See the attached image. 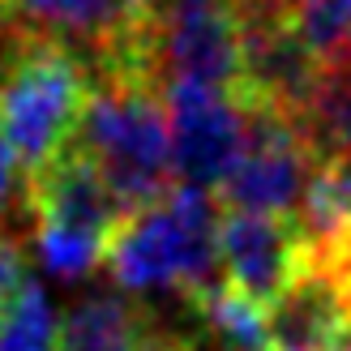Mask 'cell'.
<instances>
[{
    "label": "cell",
    "mask_w": 351,
    "mask_h": 351,
    "mask_svg": "<svg viewBox=\"0 0 351 351\" xmlns=\"http://www.w3.org/2000/svg\"><path fill=\"white\" fill-rule=\"evenodd\" d=\"M17 154H13V146L5 142V133H0V215L9 210V202H13V193H17Z\"/></svg>",
    "instance_id": "20"
},
{
    "label": "cell",
    "mask_w": 351,
    "mask_h": 351,
    "mask_svg": "<svg viewBox=\"0 0 351 351\" xmlns=\"http://www.w3.org/2000/svg\"><path fill=\"white\" fill-rule=\"evenodd\" d=\"M270 351H300V347H270Z\"/></svg>",
    "instance_id": "23"
},
{
    "label": "cell",
    "mask_w": 351,
    "mask_h": 351,
    "mask_svg": "<svg viewBox=\"0 0 351 351\" xmlns=\"http://www.w3.org/2000/svg\"><path fill=\"white\" fill-rule=\"evenodd\" d=\"M295 227L313 257H335L351 244V163H322L295 210Z\"/></svg>",
    "instance_id": "13"
},
{
    "label": "cell",
    "mask_w": 351,
    "mask_h": 351,
    "mask_svg": "<svg viewBox=\"0 0 351 351\" xmlns=\"http://www.w3.org/2000/svg\"><path fill=\"white\" fill-rule=\"evenodd\" d=\"M34 257L47 274L64 278H86L99 261H108V244L103 240H90V236H77V232H64V227H43L34 223Z\"/></svg>",
    "instance_id": "17"
},
{
    "label": "cell",
    "mask_w": 351,
    "mask_h": 351,
    "mask_svg": "<svg viewBox=\"0 0 351 351\" xmlns=\"http://www.w3.org/2000/svg\"><path fill=\"white\" fill-rule=\"evenodd\" d=\"M167 129H171V176L184 189H219L236 167L249 137V99L240 90L210 86H167Z\"/></svg>",
    "instance_id": "6"
},
{
    "label": "cell",
    "mask_w": 351,
    "mask_h": 351,
    "mask_svg": "<svg viewBox=\"0 0 351 351\" xmlns=\"http://www.w3.org/2000/svg\"><path fill=\"white\" fill-rule=\"evenodd\" d=\"M189 308L197 313V322L206 330V343H215V351H270L274 347L266 308L244 300V295L232 291L227 283L197 295Z\"/></svg>",
    "instance_id": "14"
},
{
    "label": "cell",
    "mask_w": 351,
    "mask_h": 351,
    "mask_svg": "<svg viewBox=\"0 0 351 351\" xmlns=\"http://www.w3.org/2000/svg\"><path fill=\"white\" fill-rule=\"evenodd\" d=\"M317 73H322L317 56L300 43L291 22L240 26V95L266 103L274 112H287L295 120Z\"/></svg>",
    "instance_id": "10"
},
{
    "label": "cell",
    "mask_w": 351,
    "mask_h": 351,
    "mask_svg": "<svg viewBox=\"0 0 351 351\" xmlns=\"http://www.w3.org/2000/svg\"><path fill=\"white\" fill-rule=\"evenodd\" d=\"M154 322L120 291H95L69 308L56 351H150Z\"/></svg>",
    "instance_id": "11"
},
{
    "label": "cell",
    "mask_w": 351,
    "mask_h": 351,
    "mask_svg": "<svg viewBox=\"0 0 351 351\" xmlns=\"http://www.w3.org/2000/svg\"><path fill=\"white\" fill-rule=\"evenodd\" d=\"M30 283L26 278V257H22V244L13 236L0 232V313L13 304V295Z\"/></svg>",
    "instance_id": "18"
},
{
    "label": "cell",
    "mask_w": 351,
    "mask_h": 351,
    "mask_svg": "<svg viewBox=\"0 0 351 351\" xmlns=\"http://www.w3.org/2000/svg\"><path fill=\"white\" fill-rule=\"evenodd\" d=\"M287 22L317 64L351 56V0H295Z\"/></svg>",
    "instance_id": "16"
},
{
    "label": "cell",
    "mask_w": 351,
    "mask_h": 351,
    "mask_svg": "<svg viewBox=\"0 0 351 351\" xmlns=\"http://www.w3.org/2000/svg\"><path fill=\"white\" fill-rule=\"evenodd\" d=\"M295 0H232V13L240 26H257V22H287Z\"/></svg>",
    "instance_id": "19"
},
{
    "label": "cell",
    "mask_w": 351,
    "mask_h": 351,
    "mask_svg": "<svg viewBox=\"0 0 351 351\" xmlns=\"http://www.w3.org/2000/svg\"><path fill=\"white\" fill-rule=\"evenodd\" d=\"M60 317L39 283H26L0 313V351H56Z\"/></svg>",
    "instance_id": "15"
},
{
    "label": "cell",
    "mask_w": 351,
    "mask_h": 351,
    "mask_svg": "<svg viewBox=\"0 0 351 351\" xmlns=\"http://www.w3.org/2000/svg\"><path fill=\"white\" fill-rule=\"evenodd\" d=\"M295 125L317 163H351V56L322 64Z\"/></svg>",
    "instance_id": "12"
},
{
    "label": "cell",
    "mask_w": 351,
    "mask_h": 351,
    "mask_svg": "<svg viewBox=\"0 0 351 351\" xmlns=\"http://www.w3.org/2000/svg\"><path fill=\"white\" fill-rule=\"evenodd\" d=\"M73 150L99 167L129 210L154 206L176 189L167 103L159 86L137 69L95 77Z\"/></svg>",
    "instance_id": "1"
},
{
    "label": "cell",
    "mask_w": 351,
    "mask_h": 351,
    "mask_svg": "<svg viewBox=\"0 0 351 351\" xmlns=\"http://www.w3.org/2000/svg\"><path fill=\"white\" fill-rule=\"evenodd\" d=\"M270 343L300 351H335L343 330L351 326V287L322 257H304L287 291L266 308Z\"/></svg>",
    "instance_id": "9"
},
{
    "label": "cell",
    "mask_w": 351,
    "mask_h": 351,
    "mask_svg": "<svg viewBox=\"0 0 351 351\" xmlns=\"http://www.w3.org/2000/svg\"><path fill=\"white\" fill-rule=\"evenodd\" d=\"M0 17L22 43L64 47L95 77L116 69L142 73L137 39L146 13L137 0H0Z\"/></svg>",
    "instance_id": "4"
},
{
    "label": "cell",
    "mask_w": 351,
    "mask_h": 351,
    "mask_svg": "<svg viewBox=\"0 0 351 351\" xmlns=\"http://www.w3.org/2000/svg\"><path fill=\"white\" fill-rule=\"evenodd\" d=\"M304 236L295 219H274V215H240L223 210L219 223V270L223 283L240 291L244 300L270 308L287 291L295 270L304 266Z\"/></svg>",
    "instance_id": "7"
},
{
    "label": "cell",
    "mask_w": 351,
    "mask_h": 351,
    "mask_svg": "<svg viewBox=\"0 0 351 351\" xmlns=\"http://www.w3.org/2000/svg\"><path fill=\"white\" fill-rule=\"evenodd\" d=\"M223 210L202 189L176 184L163 202L142 206L108 244V270L120 291H176L193 304L223 283L219 270Z\"/></svg>",
    "instance_id": "2"
},
{
    "label": "cell",
    "mask_w": 351,
    "mask_h": 351,
    "mask_svg": "<svg viewBox=\"0 0 351 351\" xmlns=\"http://www.w3.org/2000/svg\"><path fill=\"white\" fill-rule=\"evenodd\" d=\"M26 206L30 219L43 227H64V232L90 236L112 244V236L120 232L133 210L116 197V189L99 176V167L69 146L56 163L39 167L34 176H26Z\"/></svg>",
    "instance_id": "8"
},
{
    "label": "cell",
    "mask_w": 351,
    "mask_h": 351,
    "mask_svg": "<svg viewBox=\"0 0 351 351\" xmlns=\"http://www.w3.org/2000/svg\"><path fill=\"white\" fill-rule=\"evenodd\" d=\"M317 167L322 163L308 150L300 125L287 112H274L266 103L249 99V137H244L236 167L219 184V197L227 210H240V215L295 219Z\"/></svg>",
    "instance_id": "5"
},
{
    "label": "cell",
    "mask_w": 351,
    "mask_h": 351,
    "mask_svg": "<svg viewBox=\"0 0 351 351\" xmlns=\"http://www.w3.org/2000/svg\"><path fill=\"white\" fill-rule=\"evenodd\" d=\"M137 5H142V13H146V9H150V5H154V0H137Z\"/></svg>",
    "instance_id": "22"
},
{
    "label": "cell",
    "mask_w": 351,
    "mask_h": 351,
    "mask_svg": "<svg viewBox=\"0 0 351 351\" xmlns=\"http://www.w3.org/2000/svg\"><path fill=\"white\" fill-rule=\"evenodd\" d=\"M335 351H351V326H347V330H343V339H339V343H335Z\"/></svg>",
    "instance_id": "21"
},
{
    "label": "cell",
    "mask_w": 351,
    "mask_h": 351,
    "mask_svg": "<svg viewBox=\"0 0 351 351\" xmlns=\"http://www.w3.org/2000/svg\"><path fill=\"white\" fill-rule=\"evenodd\" d=\"M90 86V69L77 56H69L64 47H17V56L0 73V133L13 146L17 163L26 167V176L56 163L73 146Z\"/></svg>",
    "instance_id": "3"
}]
</instances>
